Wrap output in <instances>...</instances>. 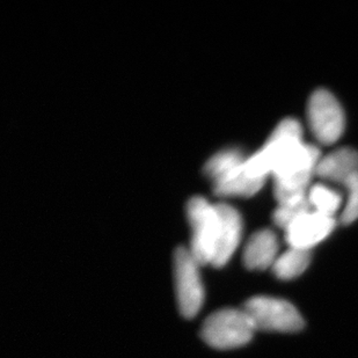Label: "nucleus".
<instances>
[{"instance_id":"f257e3e1","label":"nucleus","mask_w":358,"mask_h":358,"mask_svg":"<svg viewBox=\"0 0 358 358\" xmlns=\"http://www.w3.org/2000/svg\"><path fill=\"white\" fill-rule=\"evenodd\" d=\"M257 328L243 310L223 308L204 320L201 336L206 345L220 350L240 348L253 338Z\"/></svg>"},{"instance_id":"f03ea898","label":"nucleus","mask_w":358,"mask_h":358,"mask_svg":"<svg viewBox=\"0 0 358 358\" xmlns=\"http://www.w3.org/2000/svg\"><path fill=\"white\" fill-rule=\"evenodd\" d=\"M187 215L192 227L190 253L201 266L213 264L220 232V215L203 197H193L187 206Z\"/></svg>"},{"instance_id":"7ed1b4c3","label":"nucleus","mask_w":358,"mask_h":358,"mask_svg":"<svg viewBox=\"0 0 358 358\" xmlns=\"http://www.w3.org/2000/svg\"><path fill=\"white\" fill-rule=\"evenodd\" d=\"M301 141H303L301 123L294 119L283 120L269 136L266 144L247 158L243 165L245 171L253 178L267 179L287 150Z\"/></svg>"},{"instance_id":"20e7f679","label":"nucleus","mask_w":358,"mask_h":358,"mask_svg":"<svg viewBox=\"0 0 358 358\" xmlns=\"http://www.w3.org/2000/svg\"><path fill=\"white\" fill-rule=\"evenodd\" d=\"M257 331L294 333L304 327V319L294 305L280 298L257 296L243 306Z\"/></svg>"},{"instance_id":"39448f33","label":"nucleus","mask_w":358,"mask_h":358,"mask_svg":"<svg viewBox=\"0 0 358 358\" xmlns=\"http://www.w3.org/2000/svg\"><path fill=\"white\" fill-rule=\"evenodd\" d=\"M201 264L187 248H178L174 255V280L179 311L186 319L195 318L204 301V287L199 274Z\"/></svg>"},{"instance_id":"423d86ee","label":"nucleus","mask_w":358,"mask_h":358,"mask_svg":"<svg viewBox=\"0 0 358 358\" xmlns=\"http://www.w3.org/2000/svg\"><path fill=\"white\" fill-rule=\"evenodd\" d=\"M308 124L313 135L322 144H334L345 131V114L331 92L318 90L308 106Z\"/></svg>"},{"instance_id":"0eeeda50","label":"nucleus","mask_w":358,"mask_h":358,"mask_svg":"<svg viewBox=\"0 0 358 358\" xmlns=\"http://www.w3.org/2000/svg\"><path fill=\"white\" fill-rule=\"evenodd\" d=\"M335 224L333 217L310 210L287 227L285 239L292 248L310 250L333 232Z\"/></svg>"},{"instance_id":"6e6552de","label":"nucleus","mask_w":358,"mask_h":358,"mask_svg":"<svg viewBox=\"0 0 358 358\" xmlns=\"http://www.w3.org/2000/svg\"><path fill=\"white\" fill-rule=\"evenodd\" d=\"M216 206L220 215V232L213 266L220 268L231 260L239 247L243 234V220L234 206L225 203H218Z\"/></svg>"},{"instance_id":"1a4fd4ad","label":"nucleus","mask_w":358,"mask_h":358,"mask_svg":"<svg viewBox=\"0 0 358 358\" xmlns=\"http://www.w3.org/2000/svg\"><path fill=\"white\" fill-rule=\"evenodd\" d=\"M358 173V152L356 150L343 148L321 157L315 176L331 182L342 183Z\"/></svg>"},{"instance_id":"9d476101","label":"nucleus","mask_w":358,"mask_h":358,"mask_svg":"<svg viewBox=\"0 0 358 358\" xmlns=\"http://www.w3.org/2000/svg\"><path fill=\"white\" fill-rule=\"evenodd\" d=\"M278 257V241L274 232L261 230L248 240L243 250V264L250 271H264L273 268Z\"/></svg>"},{"instance_id":"9b49d317","label":"nucleus","mask_w":358,"mask_h":358,"mask_svg":"<svg viewBox=\"0 0 358 358\" xmlns=\"http://www.w3.org/2000/svg\"><path fill=\"white\" fill-rule=\"evenodd\" d=\"M247 159V158H246ZM243 165L213 183L215 192L220 196H253L260 192L266 179L250 176Z\"/></svg>"},{"instance_id":"f8f14e48","label":"nucleus","mask_w":358,"mask_h":358,"mask_svg":"<svg viewBox=\"0 0 358 358\" xmlns=\"http://www.w3.org/2000/svg\"><path fill=\"white\" fill-rule=\"evenodd\" d=\"M310 262V250H298L290 247L287 252L280 254L271 269L276 275V278L280 280H292L301 276L308 269Z\"/></svg>"},{"instance_id":"ddd939ff","label":"nucleus","mask_w":358,"mask_h":358,"mask_svg":"<svg viewBox=\"0 0 358 358\" xmlns=\"http://www.w3.org/2000/svg\"><path fill=\"white\" fill-rule=\"evenodd\" d=\"M245 162H246V157L243 156V153L240 150H223L206 162L204 172L215 183L229 173L237 169Z\"/></svg>"},{"instance_id":"4468645a","label":"nucleus","mask_w":358,"mask_h":358,"mask_svg":"<svg viewBox=\"0 0 358 358\" xmlns=\"http://www.w3.org/2000/svg\"><path fill=\"white\" fill-rule=\"evenodd\" d=\"M308 197L313 211L333 218L342 206L341 195L331 187L320 183L311 186Z\"/></svg>"},{"instance_id":"2eb2a0df","label":"nucleus","mask_w":358,"mask_h":358,"mask_svg":"<svg viewBox=\"0 0 358 358\" xmlns=\"http://www.w3.org/2000/svg\"><path fill=\"white\" fill-rule=\"evenodd\" d=\"M311 209L308 197L298 199L294 202L280 203L278 209L275 210L274 222L278 227H282L284 231L294 223V220L308 213Z\"/></svg>"},{"instance_id":"dca6fc26","label":"nucleus","mask_w":358,"mask_h":358,"mask_svg":"<svg viewBox=\"0 0 358 358\" xmlns=\"http://www.w3.org/2000/svg\"><path fill=\"white\" fill-rule=\"evenodd\" d=\"M348 190V197L342 213L341 220L345 224H352L358 220V173L345 185Z\"/></svg>"}]
</instances>
